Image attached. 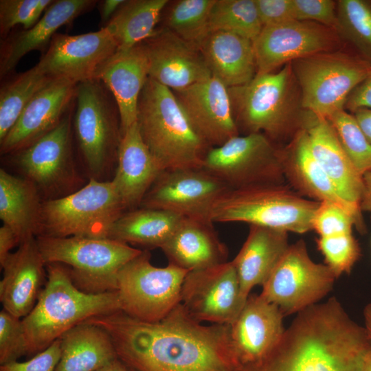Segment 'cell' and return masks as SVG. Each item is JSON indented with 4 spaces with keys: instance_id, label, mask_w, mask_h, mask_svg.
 <instances>
[{
    "instance_id": "6da1fadb",
    "label": "cell",
    "mask_w": 371,
    "mask_h": 371,
    "mask_svg": "<svg viewBox=\"0 0 371 371\" xmlns=\"http://www.w3.org/2000/svg\"><path fill=\"white\" fill-rule=\"evenodd\" d=\"M111 336L117 358L135 371H240L228 324L204 325L181 304L159 322L122 311L85 321Z\"/></svg>"
},
{
    "instance_id": "7a4b0ae2",
    "label": "cell",
    "mask_w": 371,
    "mask_h": 371,
    "mask_svg": "<svg viewBox=\"0 0 371 371\" xmlns=\"http://www.w3.org/2000/svg\"><path fill=\"white\" fill-rule=\"evenodd\" d=\"M370 344L364 327L331 297L297 313L269 355L240 371H363Z\"/></svg>"
},
{
    "instance_id": "3957f363",
    "label": "cell",
    "mask_w": 371,
    "mask_h": 371,
    "mask_svg": "<svg viewBox=\"0 0 371 371\" xmlns=\"http://www.w3.org/2000/svg\"><path fill=\"white\" fill-rule=\"evenodd\" d=\"M46 269L45 285L32 310L22 319L30 357L86 320L121 311L117 291L88 293L74 284L69 268L63 265L49 263Z\"/></svg>"
},
{
    "instance_id": "277c9868",
    "label": "cell",
    "mask_w": 371,
    "mask_h": 371,
    "mask_svg": "<svg viewBox=\"0 0 371 371\" xmlns=\"http://www.w3.org/2000/svg\"><path fill=\"white\" fill-rule=\"evenodd\" d=\"M136 122L163 171L201 168L211 147L195 131L173 91L150 77L139 97Z\"/></svg>"
},
{
    "instance_id": "5b68a950",
    "label": "cell",
    "mask_w": 371,
    "mask_h": 371,
    "mask_svg": "<svg viewBox=\"0 0 371 371\" xmlns=\"http://www.w3.org/2000/svg\"><path fill=\"white\" fill-rule=\"evenodd\" d=\"M319 202L305 198L285 183L257 185L229 189L212 205V223H245L288 232L313 229Z\"/></svg>"
},
{
    "instance_id": "8992f818",
    "label": "cell",
    "mask_w": 371,
    "mask_h": 371,
    "mask_svg": "<svg viewBox=\"0 0 371 371\" xmlns=\"http://www.w3.org/2000/svg\"><path fill=\"white\" fill-rule=\"evenodd\" d=\"M45 264L69 266L74 284L88 293L116 291L120 269L143 251L109 238L36 237Z\"/></svg>"
},
{
    "instance_id": "52a82bcc",
    "label": "cell",
    "mask_w": 371,
    "mask_h": 371,
    "mask_svg": "<svg viewBox=\"0 0 371 371\" xmlns=\"http://www.w3.org/2000/svg\"><path fill=\"white\" fill-rule=\"evenodd\" d=\"M293 76L289 63L277 72L256 74L247 84L228 88L239 133H261L271 141L297 133L301 116L293 108Z\"/></svg>"
},
{
    "instance_id": "ba28073f",
    "label": "cell",
    "mask_w": 371,
    "mask_h": 371,
    "mask_svg": "<svg viewBox=\"0 0 371 371\" xmlns=\"http://www.w3.org/2000/svg\"><path fill=\"white\" fill-rule=\"evenodd\" d=\"M124 210L111 180L91 177L71 194L43 201L36 236L109 238Z\"/></svg>"
},
{
    "instance_id": "9c48e42d",
    "label": "cell",
    "mask_w": 371,
    "mask_h": 371,
    "mask_svg": "<svg viewBox=\"0 0 371 371\" xmlns=\"http://www.w3.org/2000/svg\"><path fill=\"white\" fill-rule=\"evenodd\" d=\"M73 133L92 178L117 159L122 139L120 116L111 91L99 79L76 86Z\"/></svg>"
},
{
    "instance_id": "30bf717a",
    "label": "cell",
    "mask_w": 371,
    "mask_h": 371,
    "mask_svg": "<svg viewBox=\"0 0 371 371\" xmlns=\"http://www.w3.org/2000/svg\"><path fill=\"white\" fill-rule=\"evenodd\" d=\"M306 111L328 119L344 110L352 91L369 75L371 63L348 54L325 52L291 63Z\"/></svg>"
},
{
    "instance_id": "8fae6325",
    "label": "cell",
    "mask_w": 371,
    "mask_h": 371,
    "mask_svg": "<svg viewBox=\"0 0 371 371\" xmlns=\"http://www.w3.org/2000/svg\"><path fill=\"white\" fill-rule=\"evenodd\" d=\"M188 272L170 263L155 267L150 262V254L143 251L118 273L116 291L121 311L144 322L161 320L180 304Z\"/></svg>"
},
{
    "instance_id": "7c38bea8",
    "label": "cell",
    "mask_w": 371,
    "mask_h": 371,
    "mask_svg": "<svg viewBox=\"0 0 371 371\" xmlns=\"http://www.w3.org/2000/svg\"><path fill=\"white\" fill-rule=\"evenodd\" d=\"M201 168L230 189L286 181L280 149L261 133L238 135L210 148Z\"/></svg>"
},
{
    "instance_id": "4fadbf2b",
    "label": "cell",
    "mask_w": 371,
    "mask_h": 371,
    "mask_svg": "<svg viewBox=\"0 0 371 371\" xmlns=\"http://www.w3.org/2000/svg\"><path fill=\"white\" fill-rule=\"evenodd\" d=\"M336 279L329 267L311 258L300 239L289 245L260 295L286 316L317 304L332 290Z\"/></svg>"
},
{
    "instance_id": "5bb4252c",
    "label": "cell",
    "mask_w": 371,
    "mask_h": 371,
    "mask_svg": "<svg viewBox=\"0 0 371 371\" xmlns=\"http://www.w3.org/2000/svg\"><path fill=\"white\" fill-rule=\"evenodd\" d=\"M75 101L60 123L30 146L8 155L23 177L49 199L69 194L80 183L74 166L72 120Z\"/></svg>"
},
{
    "instance_id": "9a60e30c",
    "label": "cell",
    "mask_w": 371,
    "mask_h": 371,
    "mask_svg": "<svg viewBox=\"0 0 371 371\" xmlns=\"http://www.w3.org/2000/svg\"><path fill=\"white\" fill-rule=\"evenodd\" d=\"M180 304L199 322L230 325L245 304L232 262L189 271L182 284Z\"/></svg>"
},
{
    "instance_id": "2e32d148",
    "label": "cell",
    "mask_w": 371,
    "mask_h": 371,
    "mask_svg": "<svg viewBox=\"0 0 371 371\" xmlns=\"http://www.w3.org/2000/svg\"><path fill=\"white\" fill-rule=\"evenodd\" d=\"M117 51L106 28L78 35L56 33L35 66L49 78L78 85L97 79L100 68Z\"/></svg>"
},
{
    "instance_id": "e0dca14e",
    "label": "cell",
    "mask_w": 371,
    "mask_h": 371,
    "mask_svg": "<svg viewBox=\"0 0 371 371\" xmlns=\"http://www.w3.org/2000/svg\"><path fill=\"white\" fill-rule=\"evenodd\" d=\"M229 189L202 168L164 170L139 207L166 210L182 217L208 219L212 205Z\"/></svg>"
},
{
    "instance_id": "ac0fdd59",
    "label": "cell",
    "mask_w": 371,
    "mask_h": 371,
    "mask_svg": "<svg viewBox=\"0 0 371 371\" xmlns=\"http://www.w3.org/2000/svg\"><path fill=\"white\" fill-rule=\"evenodd\" d=\"M335 43L329 27L312 21L293 20L264 26L253 41L256 74L273 72L295 60L330 52Z\"/></svg>"
},
{
    "instance_id": "d6986e66",
    "label": "cell",
    "mask_w": 371,
    "mask_h": 371,
    "mask_svg": "<svg viewBox=\"0 0 371 371\" xmlns=\"http://www.w3.org/2000/svg\"><path fill=\"white\" fill-rule=\"evenodd\" d=\"M76 86L64 78H52L36 93L0 141L1 154L25 148L54 129L74 103Z\"/></svg>"
},
{
    "instance_id": "ffe728a7",
    "label": "cell",
    "mask_w": 371,
    "mask_h": 371,
    "mask_svg": "<svg viewBox=\"0 0 371 371\" xmlns=\"http://www.w3.org/2000/svg\"><path fill=\"white\" fill-rule=\"evenodd\" d=\"M173 93L195 131L211 148L240 135L228 87L216 78Z\"/></svg>"
},
{
    "instance_id": "44dd1931",
    "label": "cell",
    "mask_w": 371,
    "mask_h": 371,
    "mask_svg": "<svg viewBox=\"0 0 371 371\" xmlns=\"http://www.w3.org/2000/svg\"><path fill=\"white\" fill-rule=\"evenodd\" d=\"M142 43L149 77L173 91L212 77L200 49L167 28H157Z\"/></svg>"
},
{
    "instance_id": "7402d4cb",
    "label": "cell",
    "mask_w": 371,
    "mask_h": 371,
    "mask_svg": "<svg viewBox=\"0 0 371 371\" xmlns=\"http://www.w3.org/2000/svg\"><path fill=\"white\" fill-rule=\"evenodd\" d=\"M284 317L276 304L260 294L249 295L229 325L232 345L241 367L258 363L275 348L285 330Z\"/></svg>"
},
{
    "instance_id": "603a6c76",
    "label": "cell",
    "mask_w": 371,
    "mask_h": 371,
    "mask_svg": "<svg viewBox=\"0 0 371 371\" xmlns=\"http://www.w3.org/2000/svg\"><path fill=\"white\" fill-rule=\"evenodd\" d=\"M301 128L306 132L313 155L339 195L347 203L360 207L362 176L343 149L329 120L306 111L301 115Z\"/></svg>"
},
{
    "instance_id": "cb8c5ba5",
    "label": "cell",
    "mask_w": 371,
    "mask_h": 371,
    "mask_svg": "<svg viewBox=\"0 0 371 371\" xmlns=\"http://www.w3.org/2000/svg\"><path fill=\"white\" fill-rule=\"evenodd\" d=\"M1 267L3 276L0 281V301L3 309L23 318L35 306L47 281L46 264L36 237L21 243Z\"/></svg>"
},
{
    "instance_id": "d4e9b609",
    "label": "cell",
    "mask_w": 371,
    "mask_h": 371,
    "mask_svg": "<svg viewBox=\"0 0 371 371\" xmlns=\"http://www.w3.org/2000/svg\"><path fill=\"white\" fill-rule=\"evenodd\" d=\"M284 176L289 186L301 196L319 202L328 201L347 209L355 217L359 232L364 234L366 227L360 207L341 198L336 188L313 155L306 132L300 128L290 144L280 149Z\"/></svg>"
},
{
    "instance_id": "484cf974",
    "label": "cell",
    "mask_w": 371,
    "mask_h": 371,
    "mask_svg": "<svg viewBox=\"0 0 371 371\" xmlns=\"http://www.w3.org/2000/svg\"><path fill=\"white\" fill-rule=\"evenodd\" d=\"M98 2L95 0L54 1L33 27L12 31L1 39V79L10 76L19 61L29 52L39 50L44 53L60 27L71 25L77 17L91 10Z\"/></svg>"
},
{
    "instance_id": "4316f807",
    "label": "cell",
    "mask_w": 371,
    "mask_h": 371,
    "mask_svg": "<svg viewBox=\"0 0 371 371\" xmlns=\"http://www.w3.org/2000/svg\"><path fill=\"white\" fill-rule=\"evenodd\" d=\"M148 77V62L143 43L117 50L98 74L97 79L109 89L117 104L122 136L137 120L139 97Z\"/></svg>"
},
{
    "instance_id": "83f0119b",
    "label": "cell",
    "mask_w": 371,
    "mask_h": 371,
    "mask_svg": "<svg viewBox=\"0 0 371 371\" xmlns=\"http://www.w3.org/2000/svg\"><path fill=\"white\" fill-rule=\"evenodd\" d=\"M113 183L124 209L139 207L163 171L144 142L137 122L122 136Z\"/></svg>"
},
{
    "instance_id": "f1b7e54d",
    "label": "cell",
    "mask_w": 371,
    "mask_h": 371,
    "mask_svg": "<svg viewBox=\"0 0 371 371\" xmlns=\"http://www.w3.org/2000/svg\"><path fill=\"white\" fill-rule=\"evenodd\" d=\"M209 219L183 217L161 247L168 263L188 271L227 262L228 250Z\"/></svg>"
},
{
    "instance_id": "f546056e",
    "label": "cell",
    "mask_w": 371,
    "mask_h": 371,
    "mask_svg": "<svg viewBox=\"0 0 371 371\" xmlns=\"http://www.w3.org/2000/svg\"><path fill=\"white\" fill-rule=\"evenodd\" d=\"M288 232L249 225L247 237L232 260L238 278L240 297L246 302L251 289L262 286L288 247Z\"/></svg>"
},
{
    "instance_id": "4dcf8cb0",
    "label": "cell",
    "mask_w": 371,
    "mask_h": 371,
    "mask_svg": "<svg viewBox=\"0 0 371 371\" xmlns=\"http://www.w3.org/2000/svg\"><path fill=\"white\" fill-rule=\"evenodd\" d=\"M199 49L214 76L228 88L244 85L256 75L253 41L238 34L211 31Z\"/></svg>"
},
{
    "instance_id": "1f68e13d",
    "label": "cell",
    "mask_w": 371,
    "mask_h": 371,
    "mask_svg": "<svg viewBox=\"0 0 371 371\" xmlns=\"http://www.w3.org/2000/svg\"><path fill=\"white\" fill-rule=\"evenodd\" d=\"M42 203L32 182L0 170V218L14 232L19 245L37 236Z\"/></svg>"
},
{
    "instance_id": "d6a6232c",
    "label": "cell",
    "mask_w": 371,
    "mask_h": 371,
    "mask_svg": "<svg viewBox=\"0 0 371 371\" xmlns=\"http://www.w3.org/2000/svg\"><path fill=\"white\" fill-rule=\"evenodd\" d=\"M61 356L55 371H97L117 359L109 334L82 322L60 338Z\"/></svg>"
},
{
    "instance_id": "836d02e7",
    "label": "cell",
    "mask_w": 371,
    "mask_h": 371,
    "mask_svg": "<svg viewBox=\"0 0 371 371\" xmlns=\"http://www.w3.org/2000/svg\"><path fill=\"white\" fill-rule=\"evenodd\" d=\"M183 217L166 210L142 207L124 212L112 226L109 238L147 248H160Z\"/></svg>"
},
{
    "instance_id": "e575fe53",
    "label": "cell",
    "mask_w": 371,
    "mask_h": 371,
    "mask_svg": "<svg viewBox=\"0 0 371 371\" xmlns=\"http://www.w3.org/2000/svg\"><path fill=\"white\" fill-rule=\"evenodd\" d=\"M168 0H125L106 28L117 50L130 49L150 38Z\"/></svg>"
},
{
    "instance_id": "d590c367",
    "label": "cell",
    "mask_w": 371,
    "mask_h": 371,
    "mask_svg": "<svg viewBox=\"0 0 371 371\" xmlns=\"http://www.w3.org/2000/svg\"><path fill=\"white\" fill-rule=\"evenodd\" d=\"M52 78L34 65L4 81L0 88V141L16 122L32 97Z\"/></svg>"
},
{
    "instance_id": "8d00e7d4",
    "label": "cell",
    "mask_w": 371,
    "mask_h": 371,
    "mask_svg": "<svg viewBox=\"0 0 371 371\" xmlns=\"http://www.w3.org/2000/svg\"><path fill=\"white\" fill-rule=\"evenodd\" d=\"M215 0L169 1L163 27L199 48L210 32L209 21Z\"/></svg>"
},
{
    "instance_id": "74e56055",
    "label": "cell",
    "mask_w": 371,
    "mask_h": 371,
    "mask_svg": "<svg viewBox=\"0 0 371 371\" xmlns=\"http://www.w3.org/2000/svg\"><path fill=\"white\" fill-rule=\"evenodd\" d=\"M209 27L210 32H228L254 41L263 26L255 0H215Z\"/></svg>"
},
{
    "instance_id": "f35d334b",
    "label": "cell",
    "mask_w": 371,
    "mask_h": 371,
    "mask_svg": "<svg viewBox=\"0 0 371 371\" xmlns=\"http://www.w3.org/2000/svg\"><path fill=\"white\" fill-rule=\"evenodd\" d=\"M337 30L371 60V5L363 0L337 1Z\"/></svg>"
},
{
    "instance_id": "ab89813d",
    "label": "cell",
    "mask_w": 371,
    "mask_h": 371,
    "mask_svg": "<svg viewBox=\"0 0 371 371\" xmlns=\"http://www.w3.org/2000/svg\"><path fill=\"white\" fill-rule=\"evenodd\" d=\"M339 142L358 172L371 169V144L354 115L341 110L328 118Z\"/></svg>"
},
{
    "instance_id": "60d3db41",
    "label": "cell",
    "mask_w": 371,
    "mask_h": 371,
    "mask_svg": "<svg viewBox=\"0 0 371 371\" xmlns=\"http://www.w3.org/2000/svg\"><path fill=\"white\" fill-rule=\"evenodd\" d=\"M319 251L324 258L325 264L337 278L344 273H350L361 256V249L352 233L317 239Z\"/></svg>"
},
{
    "instance_id": "b9f144b4",
    "label": "cell",
    "mask_w": 371,
    "mask_h": 371,
    "mask_svg": "<svg viewBox=\"0 0 371 371\" xmlns=\"http://www.w3.org/2000/svg\"><path fill=\"white\" fill-rule=\"evenodd\" d=\"M54 0H1L0 36L6 38L19 25L23 30L33 27Z\"/></svg>"
},
{
    "instance_id": "7bdbcfd3",
    "label": "cell",
    "mask_w": 371,
    "mask_h": 371,
    "mask_svg": "<svg viewBox=\"0 0 371 371\" xmlns=\"http://www.w3.org/2000/svg\"><path fill=\"white\" fill-rule=\"evenodd\" d=\"M312 227L320 237L351 234L353 227L359 230L358 222L350 211L328 201L319 202Z\"/></svg>"
},
{
    "instance_id": "ee69618b",
    "label": "cell",
    "mask_w": 371,
    "mask_h": 371,
    "mask_svg": "<svg viewBox=\"0 0 371 371\" xmlns=\"http://www.w3.org/2000/svg\"><path fill=\"white\" fill-rule=\"evenodd\" d=\"M27 356L22 319L3 308L0 312V364Z\"/></svg>"
},
{
    "instance_id": "f6af8a7d",
    "label": "cell",
    "mask_w": 371,
    "mask_h": 371,
    "mask_svg": "<svg viewBox=\"0 0 371 371\" xmlns=\"http://www.w3.org/2000/svg\"><path fill=\"white\" fill-rule=\"evenodd\" d=\"M295 19L337 30L335 3L331 0H293Z\"/></svg>"
},
{
    "instance_id": "bcb514c9",
    "label": "cell",
    "mask_w": 371,
    "mask_h": 371,
    "mask_svg": "<svg viewBox=\"0 0 371 371\" xmlns=\"http://www.w3.org/2000/svg\"><path fill=\"white\" fill-rule=\"evenodd\" d=\"M60 356V340L58 339L27 361H16L1 365L0 371H55Z\"/></svg>"
},
{
    "instance_id": "7dc6e473",
    "label": "cell",
    "mask_w": 371,
    "mask_h": 371,
    "mask_svg": "<svg viewBox=\"0 0 371 371\" xmlns=\"http://www.w3.org/2000/svg\"><path fill=\"white\" fill-rule=\"evenodd\" d=\"M255 2L263 27L295 20L293 0H255Z\"/></svg>"
},
{
    "instance_id": "c3c4849f",
    "label": "cell",
    "mask_w": 371,
    "mask_h": 371,
    "mask_svg": "<svg viewBox=\"0 0 371 371\" xmlns=\"http://www.w3.org/2000/svg\"><path fill=\"white\" fill-rule=\"evenodd\" d=\"M355 112L360 109H371V71L350 93L344 109Z\"/></svg>"
},
{
    "instance_id": "681fc988",
    "label": "cell",
    "mask_w": 371,
    "mask_h": 371,
    "mask_svg": "<svg viewBox=\"0 0 371 371\" xmlns=\"http://www.w3.org/2000/svg\"><path fill=\"white\" fill-rule=\"evenodd\" d=\"M19 244L18 239L14 232L7 225H3L0 228V265L5 262L11 249Z\"/></svg>"
},
{
    "instance_id": "f907efd6",
    "label": "cell",
    "mask_w": 371,
    "mask_h": 371,
    "mask_svg": "<svg viewBox=\"0 0 371 371\" xmlns=\"http://www.w3.org/2000/svg\"><path fill=\"white\" fill-rule=\"evenodd\" d=\"M125 0H104L98 3L100 28L104 27Z\"/></svg>"
},
{
    "instance_id": "816d5d0a",
    "label": "cell",
    "mask_w": 371,
    "mask_h": 371,
    "mask_svg": "<svg viewBox=\"0 0 371 371\" xmlns=\"http://www.w3.org/2000/svg\"><path fill=\"white\" fill-rule=\"evenodd\" d=\"M363 192L360 201L361 212H368L371 222V169L362 176Z\"/></svg>"
},
{
    "instance_id": "f5cc1de1",
    "label": "cell",
    "mask_w": 371,
    "mask_h": 371,
    "mask_svg": "<svg viewBox=\"0 0 371 371\" xmlns=\"http://www.w3.org/2000/svg\"><path fill=\"white\" fill-rule=\"evenodd\" d=\"M354 116L371 144V109H358Z\"/></svg>"
},
{
    "instance_id": "db71d44e",
    "label": "cell",
    "mask_w": 371,
    "mask_h": 371,
    "mask_svg": "<svg viewBox=\"0 0 371 371\" xmlns=\"http://www.w3.org/2000/svg\"><path fill=\"white\" fill-rule=\"evenodd\" d=\"M97 371H129V369L117 358Z\"/></svg>"
},
{
    "instance_id": "11a10c76",
    "label": "cell",
    "mask_w": 371,
    "mask_h": 371,
    "mask_svg": "<svg viewBox=\"0 0 371 371\" xmlns=\"http://www.w3.org/2000/svg\"><path fill=\"white\" fill-rule=\"evenodd\" d=\"M365 330L368 337L371 341V304H367L363 309Z\"/></svg>"
},
{
    "instance_id": "9f6ffc18",
    "label": "cell",
    "mask_w": 371,
    "mask_h": 371,
    "mask_svg": "<svg viewBox=\"0 0 371 371\" xmlns=\"http://www.w3.org/2000/svg\"><path fill=\"white\" fill-rule=\"evenodd\" d=\"M363 371H371V344L364 357Z\"/></svg>"
},
{
    "instance_id": "6f0895ef",
    "label": "cell",
    "mask_w": 371,
    "mask_h": 371,
    "mask_svg": "<svg viewBox=\"0 0 371 371\" xmlns=\"http://www.w3.org/2000/svg\"><path fill=\"white\" fill-rule=\"evenodd\" d=\"M128 369H129V371H135V370H133L132 369H130V368H128Z\"/></svg>"
}]
</instances>
